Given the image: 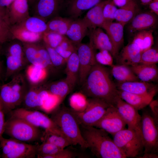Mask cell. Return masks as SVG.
<instances>
[{"mask_svg": "<svg viewBox=\"0 0 158 158\" xmlns=\"http://www.w3.org/2000/svg\"><path fill=\"white\" fill-rule=\"evenodd\" d=\"M81 92L87 97L101 99L115 106L119 97L116 85L107 69L97 63L92 68L82 85Z\"/></svg>", "mask_w": 158, "mask_h": 158, "instance_id": "cell-1", "label": "cell"}, {"mask_svg": "<svg viewBox=\"0 0 158 158\" xmlns=\"http://www.w3.org/2000/svg\"><path fill=\"white\" fill-rule=\"evenodd\" d=\"M82 135L92 153L98 158H126L103 129L80 125Z\"/></svg>", "mask_w": 158, "mask_h": 158, "instance_id": "cell-2", "label": "cell"}, {"mask_svg": "<svg viewBox=\"0 0 158 158\" xmlns=\"http://www.w3.org/2000/svg\"><path fill=\"white\" fill-rule=\"evenodd\" d=\"M50 118L73 145H78L83 149L88 148L82 135L80 124L71 108L58 106L51 112Z\"/></svg>", "mask_w": 158, "mask_h": 158, "instance_id": "cell-3", "label": "cell"}, {"mask_svg": "<svg viewBox=\"0 0 158 158\" xmlns=\"http://www.w3.org/2000/svg\"><path fill=\"white\" fill-rule=\"evenodd\" d=\"M141 131L144 147L142 158H157L158 129L157 115L151 110L142 112Z\"/></svg>", "mask_w": 158, "mask_h": 158, "instance_id": "cell-4", "label": "cell"}, {"mask_svg": "<svg viewBox=\"0 0 158 158\" xmlns=\"http://www.w3.org/2000/svg\"><path fill=\"white\" fill-rule=\"evenodd\" d=\"M4 133L11 138L24 142L40 140L42 135L39 128L22 119L12 116L6 121Z\"/></svg>", "mask_w": 158, "mask_h": 158, "instance_id": "cell-5", "label": "cell"}, {"mask_svg": "<svg viewBox=\"0 0 158 158\" xmlns=\"http://www.w3.org/2000/svg\"><path fill=\"white\" fill-rule=\"evenodd\" d=\"M113 135V141L126 157H135L144 153L141 134L133 130L124 129Z\"/></svg>", "mask_w": 158, "mask_h": 158, "instance_id": "cell-6", "label": "cell"}, {"mask_svg": "<svg viewBox=\"0 0 158 158\" xmlns=\"http://www.w3.org/2000/svg\"><path fill=\"white\" fill-rule=\"evenodd\" d=\"M22 84L21 78L17 76L0 87V99L5 112H10L17 108L23 101L26 93Z\"/></svg>", "mask_w": 158, "mask_h": 158, "instance_id": "cell-7", "label": "cell"}, {"mask_svg": "<svg viewBox=\"0 0 158 158\" xmlns=\"http://www.w3.org/2000/svg\"><path fill=\"white\" fill-rule=\"evenodd\" d=\"M37 145L11 138L0 137V147L3 158H34L36 156Z\"/></svg>", "mask_w": 158, "mask_h": 158, "instance_id": "cell-8", "label": "cell"}, {"mask_svg": "<svg viewBox=\"0 0 158 158\" xmlns=\"http://www.w3.org/2000/svg\"><path fill=\"white\" fill-rule=\"evenodd\" d=\"M10 113L11 116L22 119L36 127L66 136L50 118L37 110L17 108Z\"/></svg>", "mask_w": 158, "mask_h": 158, "instance_id": "cell-9", "label": "cell"}, {"mask_svg": "<svg viewBox=\"0 0 158 158\" xmlns=\"http://www.w3.org/2000/svg\"><path fill=\"white\" fill-rule=\"evenodd\" d=\"M110 106L101 99L89 98L87 106L83 111L73 110L80 125L93 126L103 116Z\"/></svg>", "mask_w": 158, "mask_h": 158, "instance_id": "cell-10", "label": "cell"}, {"mask_svg": "<svg viewBox=\"0 0 158 158\" xmlns=\"http://www.w3.org/2000/svg\"><path fill=\"white\" fill-rule=\"evenodd\" d=\"M76 45L79 65L78 81L82 85L92 67L97 63L95 49L90 43H80Z\"/></svg>", "mask_w": 158, "mask_h": 158, "instance_id": "cell-11", "label": "cell"}, {"mask_svg": "<svg viewBox=\"0 0 158 158\" xmlns=\"http://www.w3.org/2000/svg\"><path fill=\"white\" fill-rule=\"evenodd\" d=\"M126 125L116 107L110 105L102 117L93 126L103 129L113 135L125 129Z\"/></svg>", "mask_w": 158, "mask_h": 158, "instance_id": "cell-12", "label": "cell"}, {"mask_svg": "<svg viewBox=\"0 0 158 158\" xmlns=\"http://www.w3.org/2000/svg\"><path fill=\"white\" fill-rule=\"evenodd\" d=\"M115 106L127 125L128 128L135 130L141 134V116L138 113V110L119 97L116 100Z\"/></svg>", "mask_w": 158, "mask_h": 158, "instance_id": "cell-13", "label": "cell"}, {"mask_svg": "<svg viewBox=\"0 0 158 158\" xmlns=\"http://www.w3.org/2000/svg\"><path fill=\"white\" fill-rule=\"evenodd\" d=\"M90 42L95 49L109 51L114 57L118 56L108 35L100 28L89 31Z\"/></svg>", "mask_w": 158, "mask_h": 158, "instance_id": "cell-14", "label": "cell"}, {"mask_svg": "<svg viewBox=\"0 0 158 158\" xmlns=\"http://www.w3.org/2000/svg\"><path fill=\"white\" fill-rule=\"evenodd\" d=\"M154 13L145 12L136 14L128 26L131 33L144 30H149L156 24L157 19Z\"/></svg>", "mask_w": 158, "mask_h": 158, "instance_id": "cell-15", "label": "cell"}, {"mask_svg": "<svg viewBox=\"0 0 158 158\" xmlns=\"http://www.w3.org/2000/svg\"><path fill=\"white\" fill-rule=\"evenodd\" d=\"M107 0H103L90 9L82 20L89 31L101 28L105 22L103 14L104 7Z\"/></svg>", "mask_w": 158, "mask_h": 158, "instance_id": "cell-16", "label": "cell"}, {"mask_svg": "<svg viewBox=\"0 0 158 158\" xmlns=\"http://www.w3.org/2000/svg\"><path fill=\"white\" fill-rule=\"evenodd\" d=\"M125 25L117 22H105L102 27L106 31L118 55L124 42V28Z\"/></svg>", "mask_w": 158, "mask_h": 158, "instance_id": "cell-17", "label": "cell"}, {"mask_svg": "<svg viewBox=\"0 0 158 158\" xmlns=\"http://www.w3.org/2000/svg\"><path fill=\"white\" fill-rule=\"evenodd\" d=\"M62 0H36L34 11L35 15L46 21L59 10Z\"/></svg>", "mask_w": 158, "mask_h": 158, "instance_id": "cell-18", "label": "cell"}, {"mask_svg": "<svg viewBox=\"0 0 158 158\" xmlns=\"http://www.w3.org/2000/svg\"><path fill=\"white\" fill-rule=\"evenodd\" d=\"M157 91L145 95L134 94L118 90V92L122 99L138 111L150 104Z\"/></svg>", "mask_w": 158, "mask_h": 158, "instance_id": "cell-19", "label": "cell"}, {"mask_svg": "<svg viewBox=\"0 0 158 158\" xmlns=\"http://www.w3.org/2000/svg\"><path fill=\"white\" fill-rule=\"evenodd\" d=\"M118 90L140 95H145L157 91V87L148 82L130 81L118 83L116 85Z\"/></svg>", "mask_w": 158, "mask_h": 158, "instance_id": "cell-20", "label": "cell"}, {"mask_svg": "<svg viewBox=\"0 0 158 158\" xmlns=\"http://www.w3.org/2000/svg\"><path fill=\"white\" fill-rule=\"evenodd\" d=\"M141 52L138 47L132 42L124 47L118 57L120 64L129 66L140 63Z\"/></svg>", "mask_w": 158, "mask_h": 158, "instance_id": "cell-21", "label": "cell"}, {"mask_svg": "<svg viewBox=\"0 0 158 158\" xmlns=\"http://www.w3.org/2000/svg\"><path fill=\"white\" fill-rule=\"evenodd\" d=\"M8 8L12 25L19 24L29 16L28 0H15Z\"/></svg>", "mask_w": 158, "mask_h": 158, "instance_id": "cell-22", "label": "cell"}, {"mask_svg": "<svg viewBox=\"0 0 158 158\" xmlns=\"http://www.w3.org/2000/svg\"><path fill=\"white\" fill-rule=\"evenodd\" d=\"M66 65L65 80L73 90L78 80L79 65L76 49L67 59Z\"/></svg>", "mask_w": 158, "mask_h": 158, "instance_id": "cell-23", "label": "cell"}, {"mask_svg": "<svg viewBox=\"0 0 158 158\" xmlns=\"http://www.w3.org/2000/svg\"><path fill=\"white\" fill-rule=\"evenodd\" d=\"M11 33V38L24 43H35L42 40L43 34L31 32L18 24L12 26Z\"/></svg>", "mask_w": 158, "mask_h": 158, "instance_id": "cell-24", "label": "cell"}, {"mask_svg": "<svg viewBox=\"0 0 158 158\" xmlns=\"http://www.w3.org/2000/svg\"><path fill=\"white\" fill-rule=\"evenodd\" d=\"M130 67L138 79L142 81L148 82L157 79L158 70L156 64L139 63Z\"/></svg>", "mask_w": 158, "mask_h": 158, "instance_id": "cell-25", "label": "cell"}, {"mask_svg": "<svg viewBox=\"0 0 158 158\" xmlns=\"http://www.w3.org/2000/svg\"><path fill=\"white\" fill-rule=\"evenodd\" d=\"M88 29L82 19L73 20L70 25L66 35L75 45L81 43L87 34Z\"/></svg>", "mask_w": 158, "mask_h": 158, "instance_id": "cell-26", "label": "cell"}, {"mask_svg": "<svg viewBox=\"0 0 158 158\" xmlns=\"http://www.w3.org/2000/svg\"><path fill=\"white\" fill-rule=\"evenodd\" d=\"M138 10V6L136 1L130 0L125 5L117 9L114 15L115 20L126 25L132 20Z\"/></svg>", "mask_w": 158, "mask_h": 158, "instance_id": "cell-27", "label": "cell"}, {"mask_svg": "<svg viewBox=\"0 0 158 158\" xmlns=\"http://www.w3.org/2000/svg\"><path fill=\"white\" fill-rule=\"evenodd\" d=\"M103 0H71L68 12L74 18L79 16L85 11L89 10Z\"/></svg>", "mask_w": 158, "mask_h": 158, "instance_id": "cell-28", "label": "cell"}, {"mask_svg": "<svg viewBox=\"0 0 158 158\" xmlns=\"http://www.w3.org/2000/svg\"><path fill=\"white\" fill-rule=\"evenodd\" d=\"M12 25L8 8L0 6V49L3 44L11 38Z\"/></svg>", "mask_w": 158, "mask_h": 158, "instance_id": "cell-29", "label": "cell"}, {"mask_svg": "<svg viewBox=\"0 0 158 158\" xmlns=\"http://www.w3.org/2000/svg\"><path fill=\"white\" fill-rule=\"evenodd\" d=\"M111 67V74L118 83L139 80L129 66L120 64L113 65Z\"/></svg>", "mask_w": 158, "mask_h": 158, "instance_id": "cell-30", "label": "cell"}, {"mask_svg": "<svg viewBox=\"0 0 158 158\" xmlns=\"http://www.w3.org/2000/svg\"><path fill=\"white\" fill-rule=\"evenodd\" d=\"M18 24L26 30L38 33L43 34L47 30L46 21L39 17L29 16Z\"/></svg>", "mask_w": 158, "mask_h": 158, "instance_id": "cell-31", "label": "cell"}, {"mask_svg": "<svg viewBox=\"0 0 158 158\" xmlns=\"http://www.w3.org/2000/svg\"><path fill=\"white\" fill-rule=\"evenodd\" d=\"M73 20L70 18L56 17L47 23V31L56 32L62 35H66L70 25Z\"/></svg>", "mask_w": 158, "mask_h": 158, "instance_id": "cell-32", "label": "cell"}, {"mask_svg": "<svg viewBox=\"0 0 158 158\" xmlns=\"http://www.w3.org/2000/svg\"><path fill=\"white\" fill-rule=\"evenodd\" d=\"M132 42L138 47L141 52L150 48L154 42L152 31L144 30L137 32Z\"/></svg>", "mask_w": 158, "mask_h": 158, "instance_id": "cell-33", "label": "cell"}, {"mask_svg": "<svg viewBox=\"0 0 158 158\" xmlns=\"http://www.w3.org/2000/svg\"><path fill=\"white\" fill-rule=\"evenodd\" d=\"M40 140L42 142H49L61 149L73 145L72 142L66 136L46 130L42 134Z\"/></svg>", "mask_w": 158, "mask_h": 158, "instance_id": "cell-34", "label": "cell"}, {"mask_svg": "<svg viewBox=\"0 0 158 158\" xmlns=\"http://www.w3.org/2000/svg\"><path fill=\"white\" fill-rule=\"evenodd\" d=\"M26 73L29 81L33 84L42 81L47 75V68L38 65L31 64L27 68Z\"/></svg>", "mask_w": 158, "mask_h": 158, "instance_id": "cell-35", "label": "cell"}, {"mask_svg": "<svg viewBox=\"0 0 158 158\" xmlns=\"http://www.w3.org/2000/svg\"><path fill=\"white\" fill-rule=\"evenodd\" d=\"M72 90L64 79L51 84L48 91L58 97L62 102Z\"/></svg>", "mask_w": 158, "mask_h": 158, "instance_id": "cell-36", "label": "cell"}, {"mask_svg": "<svg viewBox=\"0 0 158 158\" xmlns=\"http://www.w3.org/2000/svg\"><path fill=\"white\" fill-rule=\"evenodd\" d=\"M62 149L49 142H42L37 145L36 156L37 158H51Z\"/></svg>", "mask_w": 158, "mask_h": 158, "instance_id": "cell-37", "label": "cell"}, {"mask_svg": "<svg viewBox=\"0 0 158 158\" xmlns=\"http://www.w3.org/2000/svg\"><path fill=\"white\" fill-rule=\"evenodd\" d=\"M39 90L32 89L25 94L23 101L26 109L32 110L40 109L39 97Z\"/></svg>", "mask_w": 158, "mask_h": 158, "instance_id": "cell-38", "label": "cell"}, {"mask_svg": "<svg viewBox=\"0 0 158 158\" xmlns=\"http://www.w3.org/2000/svg\"><path fill=\"white\" fill-rule=\"evenodd\" d=\"M69 104L71 109L74 111L80 112L86 108L87 98L82 92L75 93L69 98Z\"/></svg>", "mask_w": 158, "mask_h": 158, "instance_id": "cell-39", "label": "cell"}, {"mask_svg": "<svg viewBox=\"0 0 158 158\" xmlns=\"http://www.w3.org/2000/svg\"><path fill=\"white\" fill-rule=\"evenodd\" d=\"M24 43L23 49L24 54L27 60L32 64L41 65L37 45L35 43Z\"/></svg>", "mask_w": 158, "mask_h": 158, "instance_id": "cell-40", "label": "cell"}, {"mask_svg": "<svg viewBox=\"0 0 158 158\" xmlns=\"http://www.w3.org/2000/svg\"><path fill=\"white\" fill-rule=\"evenodd\" d=\"M56 51L66 61L76 49L75 44L66 38L55 48Z\"/></svg>", "mask_w": 158, "mask_h": 158, "instance_id": "cell-41", "label": "cell"}, {"mask_svg": "<svg viewBox=\"0 0 158 158\" xmlns=\"http://www.w3.org/2000/svg\"><path fill=\"white\" fill-rule=\"evenodd\" d=\"M66 38L55 32L46 31L43 34L42 40L45 44L55 48Z\"/></svg>", "mask_w": 158, "mask_h": 158, "instance_id": "cell-42", "label": "cell"}, {"mask_svg": "<svg viewBox=\"0 0 158 158\" xmlns=\"http://www.w3.org/2000/svg\"><path fill=\"white\" fill-rule=\"evenodd\" d=\"M158 62V51L157 49L152 48L141 53L140 63L152 65Z\"/></svg>", "mask_w": 158, "mask_h": 158, "instance_id": "cell-43", "label": "cell"}, {"mask_svg": "<svg viewBox=\"0 0 158 158\" xmlns=\"http://www.w3.org/2000/svg\"><path fill=\"white\" fill-rule=\"evenodd\" d=\"M61 102L57 96L49 93L44 101L41 110L47 113H50L59 106Z\"/></svg>", "mask_w": 158, "mask_h": 158, "instance_id": "cell-44", "label": "cell"}, {"mask_svg": "<svg viewBox=\"0 0 158 158\" xmlns=\"http://www.w3.org/2000/svg\"><path fill=\"white\" fill-rule=\"evenodd\" d=\"M23 59L8 55L6 57V75L18 69L23 65Z\"/></svg>", "mask_w": 158, "mask_h": 158, "instance_id": "cell-45", "label": "cell"}, {"mask_svg": "<svg viewBox=\"0 0 158 158\" xmlns=\"http://www.w3.org/2000/svg\"><path fill=\"white\" fill-rule=\"evenodd\" d=\"M112 0H107L103 9L105 22L110 23L115 20L114 15L117 9Z\"/></svg>", "mask_w": 158, "mask_h": 158, "instance_id": "cell-46", "label": "cell"}, {"mask_svg": "<svg viewBox=\"0 0 158 158\" xmlns=\"http://www.w3.org/2000/svg\"><path fill=\"white\" fill-rule=\"evenodd\" d=\"M44 46L48 53L52 65L58 67L63 66L66 63V61L56 51L54 48L45 44Z\"/></svg>", "mask_w": 158, "mask_h": 158, "instance_id": "cell-47", "label": "cell"}, {"mask_svg": "<svg viewBox=\"0 0 158 158\" xmlns=\"http://www.w3.org/2000/svg\"><path fill=\"white\" fill-rule=\"evenodd\" d=\"M95 58L97 63L102 65L111 66L113 65L112 55L107 50H99L98 52L95 54Z\"/></svg>", "mask_w": 158, "mask_h": 158, "instance_id": "cell-48", "label": "cell"}, {"mask_svg": "<svg viewBox=\"0 0 158 158\" xmlns=\"http://www.w3.org/2000/svg\"><path fill=\"white\" fill-rule=\"evenodd\" d=\"M37 46L40 64L47 68V67L52 65L49 54L45 46Z\"/></svg>", "mask_w": 158, "mask_h": 158, "instance_id": "cell-49", "label": "cell"}, {"mask_svg": "<svg viewBox=\"0 0 158 158\" xmlns=\"http://www.w3.org/2000/svg\"><path fill=\"white\" fill-rule=\"evenodd\" d=\"M8 55L23 59L24 52L21 46L18 43L12 44L8 50Z\"/></svg>", "mask_w": 158, "mask_h": 158, "instance_id": "cell-50", "label": "cell"}, {"mask_svg": "<svg viewBox=\"0 0 158 158\" xmlns=\"http://www.w3.org/2000/svg\"><path fill=\"white\" fill-rule=\"evenodd\" d=\"M78 155L74 150L68 148L62 149L51 157V158H74L77 156Z\"/></svg>", "mask_w": 158, "mask_h": 158, "instance_id": "cell-51", "label": "cell"}, {"mask_svg": "<svg viewBox=\"0 0 158 158\" xmlns=\"http://www.w3.org/2000/svg\"><path fill=\"white\" fill-rule=\"evenodd\" d=\"M4 111L1 102L0 103V137L2 136L5 129L6 121L4 118Z\"/></svg>", "mask_w": 158, "mask_h": 158, "instance_id": "cell-52", "label": "cell"}, {"mask_svg": "<svg viewBox=\"0 0 158 158\" xmlns=\"http://www.w3.org/2000/svg\"><path fill=\"white\" fill-rule=\"evenodd\" d=\"M149 7L151 10L157 15H158V0H152L150 3Z\"/></svg>", "mask_w": 158, "mask_h": 158, "instance_id": "cell-53", "label": "cell"}, {"mask_svg": "<svg viewBox=\"0 0 158 158\" xmlns=\"http://www.w3.org/2000/svg\"><path fill=\"white\" fill-rule=\"evenodd\" d=\"M114 4L120 8L126 4L130 0H112Z\"/></svg>", "mask_w": 158, "mask_h": 158, "instance_id": "cell-54", "label": "cell"}, {"mask_svg": "<svg viewBox=\"0 0 158 158\" xmlns=\"http://www.w3.org/2000/svg\"><path fill=\"white\" fill-rule=\"evenodd\" d=\"M15 0H0V6L2 7H8Z\"/></svg>", "mask_w": 158, "mask_h": 158, "instance_id": "cell-55", "label": "cell"}, {"mask_svg": "<svg viewBox=\"0 0 158 158\" xmlns=\"http://www.w3.org/2000/svg\"><path fill=\"white\" fill-rule=\"evenodd\" d=\"M152 0H140L142 4L144 5L148 4Z\"/></svg>", "mask_w": 158, "mask_h": 158, "instance_id": "cell-56", "label": "cell"}, {"mask_svg": "<svg viewBox=\"0 0 158 158\" xmlns=\"http://www.w3.org/2000/svg\"><path fill=\"white\" fill-rule=\"evenodd\" d=\"M2 73V66L1 62L0 60V80L1 79Z\"/></svg>", "mask_w": 158, "mask_h": 158, "instance_id": "cell-57", "label": "cell"}, {"mask_svg": "<svg viewBox=\"0 0 158 158\" xmlns=\"http://www.w3.org/2000/svg\"><path fill=\"white\" fill-rule=\"evenodd\" d=\"M30 1L32 2H34L36 0H30Z\"/></svg>", "mask_w": 158, "mask_h": 158, "instance_id": "cell-58", "label": "cell"}, {"mask_svg": "<svg viewBox=\"0 0 158 158\" xmlns=\"http://www.w3.org/2000/svg\"><path fill=\"white\" fill-rule=\"evenodd\" d=\"M1 157V155L0 153V157Z\"/></svg>", "mask_w": 158, "mask_h": 158, "instance_id": "cell-59", "label": "cell"}, {"mask_svg": "<svg viewBox=\"0 0 158 158\" xmlns=\"http://www.w3.org/2000/svg\"><path fill=\"white\" fill-rule=\"evenodd\" d=\"M1 102V100L0 99V103Z\"/></svg>", "mask_w": 158, "mask_h": 158, "instance_id": "cell-60", "label": "cell"}]
</instances>
